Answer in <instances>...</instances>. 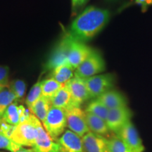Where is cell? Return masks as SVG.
Segmentation results:
<instances>
[{
  "label": "cell",
  "mask_w": 152,
  "mask_h": 152,
  "mask_svg": "<svg viewBox=\"0 0 152 152\" xmlns=\"http://www.w3.org/2000/svg\"><path fill=\"white\" fill-rule=\"evenodd\" d=\"M86 84L90 99L98 98L107 91L113 88L115 77L112 74L96 75L83 78Z\"/></svg>",
  "instance_id": "cell-6"
},
{
  "label": "cell",
  "mask_w": 152,
  "mask_h": 152,
  "mask_svg": "<svg viewBox=\"0 0 152 152\" xmlns=\"http://www.w3.org/2000/svg\"><path fill=\"white\" fill-rule=\"evenodd\" d=\"M0 88H1V87H0Z\"/></svg>",
  "instance_id": "cell-33"
},
{
  "label": "cell",
  "mask_w": 152,
  "mask_h": 152,
  "mask_svg": "<svg viewBox=\"0 0 152 152\" xmlns=\"http://www.w3.org/2000/svg\"><path fill=\"white\" fill-rule=\"evenodd\" d=\"M51 107V100L42 96L35 104L30 106L29 110L39 121L44 123Z\"/></svg>",
  "instance_id": "cell-18"
},
{
  "label": "cell",
  "mask_w": 152,
  "mask_h": 152,
  "mask_svg": "<svg viewBox=\"0 0 152 152\" xmlns=\"http://www.w3.org/2000/svg\"><path fill=\"white\" fill-rule=\"evenodd\" d=\"M109 111V109L106 108L102 102H100L96 99L89 103L86 108V111H85V112L90 113L93 114V115H96V116L103 119L105 121L106 118H107Z\"/></svg>",
  "instance_id": "cell-23"
},
{
  "label": "cell",
  "mask_w": 152,
  "mask_h": 152,
  "mask_svg": "<svg viewBox=\"0 0 152 152\" xmlns=\"http://www.w3.org/2000/svg\"><path fill=\"white\" fill-rule=\"evenodd\" d=\"M14 102H16V97L13 92L9 90L8 86L1 87L0 88V119H1L8 106Z\"/></svg>",
  "instance_id": "cell-22"
},
{
  "label": "cell",
  "mask_w": 152,
  "mask_h": 152,
  "mask_svg": "<svg viewBox=\"0 0 152 152\" xmlns=\"http://www.w3.org/2000/svg\"><path fill=\"white\" fill-rule=\"evenodd\" d=\"M40 124L39 120L32 113L29 118L16 125L10 139L20 146L33 147L38 136V128Z\"/></svg>",
  "instance_id": "cell-2"
},
{
  "label": "cell",
  "mask_w": 152,
  "mask_h": 152,
  "mask_svg": "<svg viewBox=\"0 0 152 152\" xmlns=\"http://www.w3.org/2000/svg\"><path fill=\"white\" fill-rule=\"evenodd\" d=\"M52 106L64 110H68L75 107L72 99L71 93L66 84L51 99Z\"/></svg>",
  "instance_id": "cell-16"
},
{
  "label": "cell",
  "mask_w": 152,
  "mask_h": 152,
  "mask_svg": "<svg viewBox=\"0 0 152 152\" xmlns=\"http://www.w3.org/2000/svg\"><path fill=\"white\" fill-rule=\"evenodd\" d=\"M106 108L110 109L128 106V101L122 93L117 90H111L96 98Z\"/></svg>",
  "instance_id": "cell-15"
},
{
  "label": "cell",
  "mask_w": 152,
  "mask_h": 152,
  "mask_svg": "<svg viewBox=\"0 0 152 152\" xmlns=\"http://www.w3.org/2000/svg\"><path fill=\"white\" fill-rule=\"evenodd\" d=\"M1 120L9 125L16 126L20 123V114L19 111V105L16 102H13L8 106L4 113Z\"/></svg>",
  "instance_id": "cell-20"
},
{
  "label": "cell",
  "mask_w": 152,
  "mask_h": 152,
  "mask_svg": "<svg viewBox=\"0 0 152 152\" xmlns=\"http://www.w3.org/2000/svg\"><path fill=\"white\" fill-rule=\"evenodd\" d=\"M84 152H109L107 138L92 132L82 137Z\"/></svg>",
  "instance_id": "cell-13"
},
{
  "label": "cell",
  "mask_w": 152,
  "mask_h": 152,
  "mask_svg": "<svg viewBox=\"0 0 152 152\" xmlns=\"http://www.w3.org/2000/svg\"><path fill=\"white\" fill-rule=\"evenodd\" d=\"M9 68L6 66H0V87L8 86L9 81Z\"/></svg>",
  "instance_id": "cell-28"
},
{
  "label": "cell",
  "mask_w": 152,
  "mask_h": 152,
  "mask_svg": "<svg viewBox=\"0 0 152 152\" xmlns=\"http://www.w3.org/2000/svg\"><path fill=\"white\" fill-rule=\"evenodd\" d=\"M21 149V146L15 143L10 138L0 133V149H5L7 151L16 152Z\"/></svg>",
  "instance_id": "cell-27"
},
{
  "label": "cell",
  "mask_w": 152,
  "mask_h": 152,
  "mask_svg": "<svg viewBox=\"0 0 152 152\" xmlns=\"http://www.w3.org/2000/svg\"><path fill=\"white\" fill-rule=\"evenodd\" d=\"M132 152H144L145 147L134 125L130 121L127 123L115 134Z\"/></svg>",
  "instance_id": "cell-7"
},
{
  "label": "cell",
  "mask_w": 152,
  "mask_h": 152,
  "mask_svg": "<svg viewBox=\"0 0 152 152\" xmlns=\"http://www.w3.org/2000/svg\"><path fill=\"white\" fill-rule=\"evenodd\" d=\"M107 142L109 152H132L117 136L113 135L107 138Z\"/></svg>",
  "instance_id": "cell-25"
},
{
  "label": "cell",
  "mask_w": 152,
  "mask_h": 152,
  "mask_svg": "<svg viewBox=\"0 0 152 152\" xmlns=\"http://www.w3.org/2000/svg\"><path fill=\"white\" fill-rule=\"evenodd\" d=\"M43 125L49 135L54 140H57L65 132L67 126L66 111L52 106Z\"/></svg>",
  "instance_id": "cell-3"
},
{
  "label": "cell",
  "mask_w": 152,
  "mask_h": 152,
  "mask_svg": "<svg viewBox=\"0 0 152 152\" xmlns=\"http://www.w3.org/2000/svg\"><path fill=\"white\" fill-rule=\"evenodd\" d=\"M42 94V81H38L30 89L27 97L26 99V104L28 109L39 99Z\"/></svg>",
  "instance_id": "cell-26"
},
{
  "label": "cell",
  "mask_w": 152,
  "mask_h": 152,
  "mask_svg": "<svg viewBox=\"0 0 152 152\" xmlns=\"http://www.w3.org/2000/svg\"><path fill=\"white\" fill-rule=\"evenodd\" d=\"M135 3L140 5L144 11L147 10L148 6L152 4V0H135Z\"/></svg>",
  "instance_id": "cell-31"
},
{
  "label": "cell",
  "mask_w": 152,
  "mask_h": 152,
  "mask_svg": "<svg viewBox=\"0 0 152 152\" xmlns=\"http://www.w3.org/2000/svg\"><path fill=\"white\" fill-rule=\"evenodd\" d=\"M62 152H84L82 137L70 130H66L56 140Z\"/></svg>",
  "instance_id": "cell-14"
},
{
  "label": "cell",
  "mask_w": 152,
  "mask_h": 152,
  "mask_svg": "<svg viewBox=\"0 0 152 152\" xmlns=\"http://www.w3.org/2000/svg\"><path fill=\"white\" fill-rule=\"evenodd\" d=\"M64 85L61 84L53 78L45 79L42 81V94L47 99H51Z\"/></svg>",
  "instance_id": "cell-21"
},
{
  "label": "cell",
  "mask_w": 152,
  "mask_h": 152,
  "mask_svg": "<svg viewBox=\"0 0 152 152\" xmlns=\"http://www.w3.org/2000/svg\"><path fill=\"white\" fill-rule=\"evenodd\" d=\"M34 152H62L58 142H55L44 130L42 123L38 128V136L33 147Z\"/></svg>",
  "instance_id": "cell-12"
},
{
  "label": "cell",
  "mask_w": 152,
  "mask_h": 152,
  "mask_svg": "<svg viewBox=\"0 0 152 152\" xmlns=\"http://www.w3.org/2000/svg\"><path fill=\"white\" fill-rule=\"evenodd\" d=\"M15 128H16V126H14V125H9L4 122L3 120L0 119V133L7 136V137L11 138V136L15 130Z\"/></svg>",
  "instance_id": "cell-29"
},
{
  "label": "cell",
  "mask_w": 152,
  "mask_h": 152,
  "mask_svg": "<svg viewBox=\"0 0 152 152\" xmlns=\"http://www.w3.org/2000/svg\"><path fill=\"white\" fill-rule=\"evenodd\" d=\"M66 122L70 130L80 137L90 132L86 121V112L80 107H73L66 111Z\"/></svg>",
  "instance_id": "cell-8"
},
{
  "label": "cell",
  "mask_w": 152,
  "mask_h": 152,
  "mask_svg": "<svg viewBox=\"0 0 152 152\" xmlns=\"http://www.w3.org/2000/svg\"><path fill=\"white\" fill-rule=\"evenodd\" d=\"M109 18L108 10L92 6L88 7L74 19L68 33L75 40L85 42L103 29Z\"/></svg>",
  "instance_id": "cell-1"
},
{
  "label": "cell",
  "mask_w": 152,
  "mask_h": 152,
  "mask_svg": "<svg viewBox=\"0 0 152 152\" xmlns=\"http://www.w3.org/2000/svg\"><path fill=\"white\" fill-rule=\"evenodd\" d=\"M16 152H34V151L33 149H24V148H21V149H19L18 151H17Z\"/></svg>",
  "instance_id": "cell-32"
},
{
  "label": "cell",
  "mask_w": 152,
  "mask_h": 152,
  "mask_svg": "<svg viewBox=\"0 0 152 152\" xmlns=\"http://www.w3.org/2000/svg\"><path fill=\"white\" fill-rule=\"evenodd\" d=\"M132 113L128 106L110 109L106 123L110 132L115 134L122 127L130 121Z\"/></svg>",
  "instance_id": "cell-9"
},
{
  "label": "cell",
  "mask_w": 152,
  "mask_h": 152,
  "mask_svg": "<svg viewBox=\"0 0 152 152\" xmlns=\"http://www.w3.org/2000/svg\"><path fill=\"white\" fill-rule=\"evenodd\" d=\"M86 121L90 132L98 135L103 136L104 137L109 135L110 130L106 121L103 119L92 113L86 112Z\"/></svg>",
  "instance_id": "cell-17"
},
{
  "label": "cell",
  "mask_w": 152,
  "mask_h": 152,
  "mask_svg": "<svg viewBox=\"0 0 152 152\" xmlns=\"http://www.w3.org/2000/svg\"><path fill=\"white\" fill-rule=\"evenodd\" d=\"M74 70L68 64H64L53 69L50 73V77L61 83L65 85L73 77Z\"/></svg>",
  "instance_id": "cell-19"
},
{
  "label": "cell",
  "mask_w": 152,
  "mask_h": 152,
  "mask_svg": "<svg viewBox=\"0 0 152 152\" xmlns=\"http://www.w3.org/2000/svg\"><path fill=\"white\" fill-rule=\"evenodd\" d=\"M106 66L102 55L92 49L87 58L80 65L75 72V77L87 78L105 71Z\"/></svg>",
  "instance_id": "cell-4"
},
{
  "label": "cell",
  "mask_w": 152,
  "mask_h": 152,
  "mask_svg": "<svg viewBox=\"0 0 152 152\" xmlns=\"http://www.w3.org/2000/svg\"><path fill=\"white\" fill-rule=\"evenodd\" d=\"M71 93L74 106L80 107L84 102L90 99V96L87 90L84 79L75 77L66 83Z\"/></svg>",
  "instance_id": "cell-11"
},
{
  "label": "cell",
  "mask_w": 152,
  "mask_h": 152,
  "mask_svg": "<svg viewBox=\"0 0 152 152\" xmlns=\"http://www.w3.org/2000/svg\"><path fill=\"white\" fill-rule=\"evenodd\" d=\"M92 49L84 42H78L73 38L68 55V64L73 70H76L92 52Z\"/></svg>",
  "instance_id": "cell-10"
},
{
  "label": "cell",
  "mask_w": 152,
  "mask_h": 152,
  "mask_svg": "<svg viewBox=\"0 0 152 152\" xmlns=\"http://www.w3.org/2000/svg\"><path fill=\"white\" fill-rule=\"evenodd\" d=\"M8 87L16 97V102L23 98L26 91V83L22 80H14L9 83Z\"/></svg>",
  "instance_id": "cell-24"
},
{
  "label": "cell",
  "mask_w": 152,
  "mask_h": 152,
  "mask_svg": "<svg viewBox=\"0 0 152 152\" xmlns=\"http://www.w3.org/2000/svg\"><path fill=\"white\" fill-rule=\"evenodd\" d=\"M73 37L67 33L57 43L45 66V72L52 71L61 65L68 64V55Z\"/></svg>",
  "instance_id": "cell-5"
},
{
  "label": "cell",
  "mask_w": 152,
  "mask_h": 152,
  "mask_svg": "<svg viewBox=\"0 0 152 152\" xmlns=\"http://www.w3.org/2000/svg\"><path fill=\"white\" fill-rule=\"evenodd\" d=\"M88 0H72V9L73 11H77L81 7H83L85 4L87 2Z\"/></svg>",
  "instance_id": "cell-30"
}]
</instances>
